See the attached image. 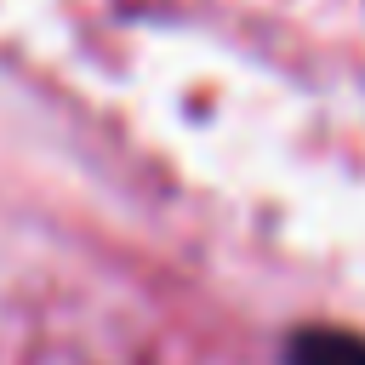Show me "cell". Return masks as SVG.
Masks as SVG:
<instances>
[{"instance_id":"6da1fadb","label":"cell","mask_w":365,"mask_h":365,"mask_svg":"<svg viewBox=\"0 0 365 365\" xmlns=\"http://www.w3.org/2000/svg\"><path fill=\"white\" fill-rule=\"evenodd\" d=\"M291 365H365V342L348 331H302L291 342Z\"/></svg>"}]
</instances>
